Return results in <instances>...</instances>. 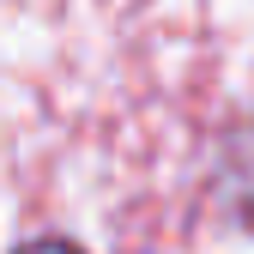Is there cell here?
<instances>
[{
	"label": "cell",
	"instance_id": "obj_1",
	"mask_svg": "<svg viewBox=\"0 0 254 254\" xmlns=\"http://www.w3.org/2000/svg\"><path fill=\"white\" fill-rule=\"evenodd\" d=\"M12 254H85L79 242H61V236H43V242H24V248H12Z\"/></svg>",
	"mask_w": 254,
	"mask_h": 254
}]
</instances>
